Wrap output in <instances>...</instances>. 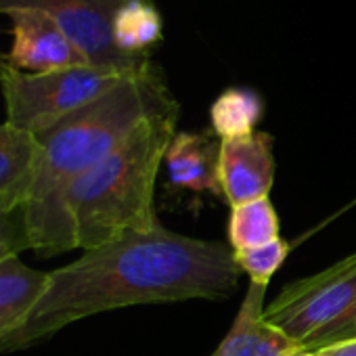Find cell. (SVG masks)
<instances>
[{
    "label": "cell",
    "mask_w": 356,
    "mask_h": 356,
    "mask_svg": "<svg viewBox=\"0 0 356 356\" xmlns=\"http://www.w3.org/2000/svg\"><path fill=\"white\" fill-rule=\"evenodd\" d=\"M214 136L208 132L174 134L163 157L168 181L174 187L193 193H210L216 197L222 195L218 181L220 138Z\"/></svg>",
    "instance_id": "30bf717a"
},
{
    "label": "cell",
    "mask_w": 356,
    "mask_h": 356,
    "mask_svg": "<svg viewBox=\"0 0 356 356\" xmlns=\"http://www.w3.org/2000/svg\"><path fill=\"white\" fill-rule=\"evenodd\" d=\"M264 318L302 350L356 337V252L333 266L285 285Z\"/></svg>",
    "instance_id": "277c9868"
},
{
    "label": "cell",
    "mask_w": 356,
    "mask_h": 356,
    "mask_svg": "<svg viewBox=\"0 0 356 356\" xmlns=\"http://www.w3.org/2000/svg\"><path fill=\"white\" fill-rule=\"evenodd\" d=\"M218 181L229 206H239L260 197H270L275 183L273 136L252 132L222 138L218 151Z\"/></svg>",
    "instance_id": "ba28073f"
},
{
    "label": "cell",
    "mask_w": 356,
    "mask_h": 356,
    "mask_svg": "<svg viewBox=\"0 0 356 356\" xmlns=\"http://www.w3.org/2000/svg\"><path fill=\"white\" fill-rule=\"evenodd\" d=\"M287 254H289V245L279 237L270 243H264L252 250L233 252V258H235V264L241 268V273L250 277V283L268 287L270 279L283 266Z\"/></svg>",
    "instance_id": "2e32d148"
},
{
    "label": "cell",
    "mask_w": 356,
    "mask_h": 356,
    "mask_svg": "<svg viewBox=\"0 0 356 356\" xmlns=\"http://www.w3.org/2000/svg\"><path fill=\"white\" fill-rule=\"evenodd\" d=\"M178 111L176 107L147 118L115 151L70 187L65 206L76 248L95 250L159 227L155 181L176 134Z\"/></svg>",
    "instance_id": "3957f363"
},
{
    "label": "cell",
    "mask_w": 356,
    "mask_h": 356,
    "mask_svg": "<svg viewBox=\"0 0 356 356\" xmlns=\"http://www.w3.org/2000/svg\"><path fill=\"white\" fill-rule=\"evenodd\" d=\"M47 281L49 273L28 266L19 256L0 262V341L26 321Z\"/></svg>",
    "instance_id": "7c38bea8"
},
{
    "label": "cell",
    "mask_w": 356,
    "mask_h": 356,
    "mask_svg": "<svg viewBox=\"0 0 356 356\" xmlns=\"http://www.w3.org/2000/svg\"><path fill=\"white\" fill-rule=\"evenodd\" d=\"M264 113L262 97L243 86H233L222 90L210 109L212 132L222 138H235L256 132L258 122Z\"/></svg>",
    "instance_id": "5bb4252c"
},
{
    "label": "cell",
    "mask_w": 356,
    "mask_h": 356,
    "mask_svg": "<svg viewBox=\"0 0 356 356\" xmlns=\"http://www.w3.org/2000/svg\"><path fill=\"white\" fill-rule=\"evenodd\" d=\"M40 143L9 122L0 124V212H19L30 200Z\"/></svg>",
    "instance_id": "8fae6325"
},
{
    "label": "cell",
    "mask_w": 356,
    "mask_h": 356,
    "mask_svg": "<svg viewBox=\"0 0 356 356\" xmlns=\"http://www.w3.org/2000/svg\"><path fill=\"white\" fill-rule=\"evenodd\" d=\"M3 61H5V55H3V53H0V63H3Z\"/></svg>",
    "instance_id": "ffe728a7"
},
{
    "label": "cell",
    "mask_w": 356,
    "mask_h": 356,
    "mask_svg": "<svg viewBox=\"0 0 356 356\" xmlns=\"http://www.w3.org/2000/svg\"><path fill=\"white\" fill-rule=\"evenodd\" d=\"M126 0H0V15L38 11L49 15L92 65L138 67L151 57H126L111 38L118 9Z\"/></svg>",
    "instance_id": "8992f818"
},
{
    "label": "cell",
    "mask_w": 356,
    "mask_h": 356,
    "mask_svg": "<svg viewBox=\"0 0 356 356\" xmlns=\"http://www.w3.org/2000/svg\"><path fill=\"white\" fill-rule=\"evenodd\" d=\"M279 216L270 197H260L231 208L229 243L233 252L252 250L279 239Z\"/></svg>",
    "instance_id": "9a60e30c"
},
{
    "label": "cell",
    "mask_w": 356,
    "mask_h": 356,
    "mask_svg": "<svg viewBox=\"0 0 356 356\" xmlns=\"http://www.w3.org/2000/svg\"><path fill=\"white\" fill-rule=\"evenodd\" d=\"M149 63L138 67L88 63L47 74H28L3 61L0 90L5 97L7 122L38 136Z\"/></svg>",
    "instance_id": "5b68a950"
},
{
    "label": "cell",
    "mask_w": 356,
    "mask_h": 356,
    "mask_svg": "<svg viewBox=\"0 0 356 356\" xmlns=\"http://www.w3.org/2000/svg\"><path fill=\"white\" fill-rule=\"evenodd\" d=\"M30 250L24 212H0V262Z\"/></svg>",
    "instance_id": "e0dca14e"
},
{
    "label": "cell",
    "mask_w": 356,
    "mask_h": 356,
    "mask_svg": "<svg viewBox=\"0 0 356 356\" xmlns=\"http://www.w3.org/2000/svg\"><path fill=\"white\" fill-rule=\"evenodd\" d=\"M11 51L5 61L28 74H47L88 65V59L76 49L65 32L44 13L38 11H11Z\"/></svg>",
    "instance_id": "52a82bcc"
},
{
    "label": "cell",
    "mask_w": 356,
    "mask_h": 356,
    "mask_svg": "<svg viewBox=\"0 0 356 356\" xmlns=\"http://www.w3.org/2000/svg\"><path fill=\"white\" fill-rule=\"evenodd\" d=\"M287 356H323L321 352H314V350H296Z\"/></svg>",
    "instance_id": "d6986e66"
},
{
    "label": "cell",
    "mask_w": 356,
    "mask_h": 356,
    "mask_svg": "<svg viewBox=\"0 0 356 356\" xmlns=\"http://www.w3.org/2000/svg\"><path fill=\"white\" fill-rule=\"evenodd\" d=\"M176 107L161 72L151 61L97 101L38 134L36 178L22 210L30 250L42 258L78 250L65 206L70 187L115 151L147 118Z\"/></svg>",
    "instance_id": "7a4b0ae2"
},
{
    "label": "cell",
    "mask_w": 356,
    "mask_h": 356,
    "mask_svg": "<svg viewBox=\"0 0 356 356\" xmlns=\"http://www.w3.org/2000/svg\"><path fill=\"white\" fill-rule=\"evenodd\" d=\"M266 287L250 283L235 323L212 356H287L302 350L291 337L264 318Z\"/></svg>",
    "instance_id": "9c48e42d"
},
{
    "label": "cell",
    "mask_w": 356,
    "mask_h": 356,
    "mask_svg": "<svg viewBox=\"0 0 356 356\" xmlns=\"http://www.w3.org/2000/svg\"><path fill=\"white\" fill-rule=\"evenodd\" d=\"M111 38L126 57H151L163 40V19L153 0H126L113 17Z\"/></svg>",
    "instance_id": "4fadbf2b"
},
{
    "label": "cell",
    "mask_w": 356,
    "mask_h": 356,
    "mask_svg": "<svg viewBox=\"0 0 356 356\" xmlns=\"http://www.w3.org/2000/svg\"><path fill=\"white\" fill-rule=\"evenodd\" d=\"M316 352H321L323 356H356V337L327 346V348H321Z\"/></svg>",
    "instance_id": "ac0fdd59"
},
{
    "label": "cell",
    "mask_w": 356,
    "mask_h": 356,
    "mask_svg": "<svg viewBox=\"0 0 356 356\" xmlns=\"http://www.w3.org/2000/svg\"><path fill=\"white\" fill-rule=\"evenodd\" d=\"M241 268L233 250L157 227L86 250L51 270L47 287L26 321L0 341V354L32 348L67 325L140 304L227 300Z\"/></svg>",
    "instance_id": "6da1fadb"
}]
</instances>
